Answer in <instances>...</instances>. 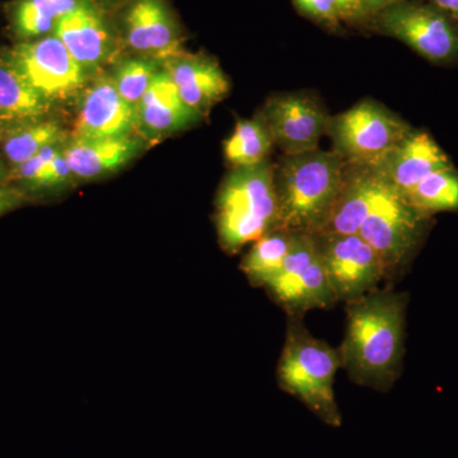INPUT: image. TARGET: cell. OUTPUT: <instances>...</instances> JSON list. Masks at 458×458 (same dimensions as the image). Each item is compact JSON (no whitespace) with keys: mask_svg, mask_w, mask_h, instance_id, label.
<instances>
[{"mask_svg":"<svg viewBox=\"0 0 458 458\" xmlns=\"http://www.w3.org/2000/svg\"><path fill=\"white\" fill-rule=\"evenodd\" d=\"M408 297L375 289L346 303V333L339 348L342 369L352 381L387 391L399 379L405 352Z\"/></svg>","mask_w":458,"mask_h":458,"instance_id":"6da1fadb","label":"cell"},{"mask_svg":"<svg viewBox=\"0 0 458 458\" xmlns=\"http://www.w3.org/2000/svg\"><path fill=\"white\" fill-rule=\"evenodd\" d=\"M345 171L346 162L334 150L283 156L274 165L278 228L307 234L322 232L342 191Z\"/></svg>","mask_w":458,"mask_h":458,"instance_id":"7a4b0ae2","label":"cell"},{"mask_svg":"<svg viewBox=\"0 0 458 458\" xmlns=\"http://www.w3.org/2000/svg\"><path fill=\"white\" fill-rule=\"evenodd\" d=\"M342 369L339 349L316 339L301 318L289 316L284 348L278 364L282 390L302 401L322 421L342 426V415L334 394V379Z\"/></svg>","mask_w":458,"mask_h":458,"instance_id":"3957f363","label":"cell"},{"mask_svg":"<svg viewBox=\"0 0 458 458\" xmlns=\"http://www.w3.org/2000/svg\"><path fill=\"white\" fill-rule=\"evenodd\" d=\"M279 227L274 165L234 168L216 199V229L223 249L238 251Z\"/></svg>","mask_w":458,"mask_h":458,"instance_id":"277c9868","label":"cell"},{"mask_svg":"<svg viewBox=\"0 0 458 458\" xmlns=\"http://www.w3.org/2000/svg\"><path fill=\"white\" fill-rule=\"evenodd\" d=\"M429 222L430 218L419 213L377 174L372 205L358 233L384 262L388 278L409 264L426 236Z\"/></svg>","mask_w":458,"mask_h":458,"instance_id":"5b68a950","label":"cell"},{"mask_svg":"<svg viewBox=\"0 0 458 458\" xmlns=\"http://www.w3.org/2000/svg\"><path fill=\"white\" fill-rule=\"evenodd\" d=\"M414 131L378 102L364 99L330 117L327 135L346 164L373 165Z\"/></svg>","mask_w":458,"mask_h":458,"instance_id":"8992f818","label":"cell"},{"mask_svg":"<svg viewBox=\"0 0 458 458\" xmlns=\"http://www.w3.org/2000/svg\"><path fill=\"white\" fill-rule=\"evenodd\" d=\"M376 31L396 38L436 64H458V23L430 3L400 0L370 18Z\"/></svg>","mask_w":458,"mask_h":458,"instance_id":"52a82bcc","label":"cell"},{"mask_svg":"<svg viewBox=\"0 0 458 458\" xmlns=\"http://www.w3.org/2000/svg\"><path fill=\"white\" fill-rule=\"evenodd\" d=\"M265 288L294 318L337 303L313 234L298 233L293 249Z\"/></svg>","mask_w":458,"mask_h":458,"instance_id":"ba28073f","label":"cell"},{"mask_svg":"<svg viewBox=\"0 0 458 458\" xmlns=\"http://www.w3.org/2000/svg\"><path fill=\"white\" fill-rule=\"evenodd\" d=\"M315 240L337 302L358 300L387 278L384 262L360 233H321Z\"/></svg>","mask_w":458,"mask_h":458,"instance_id":"9c48e42d","label":"cell"},{"mask_svg":"<svg viewBox=\"0 0 458 458\" xmlns=\"http://www.w3.org/2000/svg\"><path fill=\"white\" fill-rule=\"evenodd\" d=\"M262 117L284 155H300L318 149L331 116L313 96L297 92L271 98Z\"/></svg>","mask_w":458,"mask_h":458,"instance_id":"30bf717a","label":"cell"},{"mask_svg":"<svg viewBox=\"0 0 458 458\" xmlns=\"http://www.w3.org/2000/svg\"><path fill=\"white\" fill-rule=\"evenodd\" d=\"M12 65L47 99L73 92L84 81L82 66L55 35L17 45Z\"/></svg>","mask_w":458,"mask_h":458,"instance_id":"8fae6325","label":"cell"},{"mask_svg":"<svg viewBox=\"0 0 458 458\" xmlns=\"http://www.w3.org/2000/svg\"><path fill=\"white\" fill-rule=\"evenodd\" d=\"M450 165V158L428 132L412 131L370 167L384 182L406 195L428 174Z\"/></svg>","mask_w":458,"mask_h":458,"instance_id":"7c38bea8","label":"cell"},{"mask_svg":"<svg viewBox=\"0 0 458 458\" xmlns=\"http://www.w3.org/2000/svg\"><path fill=\"white\" fill-rule=\"evenodd\" d=\"M138 125L137 110L117 92L114 82L101 81L87 92L74 129V140L126 137Z\"/></svg>","mask_w":458,"mask_h":458,"instance_id":"4fadbf2b","label":"cell"},{"mask_svg":"<svg viewBox=\"0 0 458 458\" xmlns=\"http://www.w3.org/2000/svg\"><path fill=\"white\" fill-rule=\"evenodd\" d=\"M123 30L129 47L140 53L164 59L180 53L179 29L164 0H132Z\"/></svg>","mask_w":458,"mask_h":458,"instance_id":"5bb4252c","label":"cell"},{"mask_svg":"<svg viewBox=\"0 0 458 458\" xmlns=\"http://www.w3.org/2000/svg\"><path fill=\"white\" fill-rule=\"evenodd\" d=\"M165 72L182 101L200 116L229 92L228 78L210 57L179 53L168 57Z\"/></svg>","mask_w":458,"mask_h":458,"instance_id":"9a60e30c","label":"cell"},{"mask_svg":"<svg viewBox=\"0 0 458 458\" xmlns=\"http://www.w3.org/2000/svg\"><path fill=\"white\" fill-rule=\"evenodd\" d=\"M54 35L83 69L99 64L110 49L107 27L89 0H82L73 12L59 18Z\"/></svg>","mask_w":458,"mask_h":458,"instance_id":"2e32d148","label":"cell"},{"mask_svg":"<svg viewBox=\"0 0 458 458\" xmlns=\"http://www.w3.org/2000/svg\"><path fill=\"white\" fill-rule=\"evenodd\" d=\"M135 110L138 125L150 134L180 131L200 117L182 101L167 72L155 75Z\"/></svg>","mask_w":458,"mask_h":458,"instance_id":"e0dca14e","label":"cell"},{"mask_svg":"<svg viewBox=\"0 0 458 458\" xmlns=\"http://www.w3.org/2000/svg\"><path fill=\"white\" fill-rule=\"evenodd\" d=\"M376 185L377 174L369 165L346 164L342 191L327 225L318 234L358 233L369 216Z\"/></svg>","mask_w":458,"mask_h":458,"instance_id":"ac0fdd59","label":"cell"},{"mask_svg":"<svg viewBox=\"0 0 458 458\" xmlns=\"http://www.w3.org/2000/svg\"><path fill=\"white\" fill-rule=\"evenodd\" d=\"M138 149V141L126 135L111 140H74L63 153L72 174L82 179H95L122 167Z\"/></svg>","mask_w":458,"mask_h":458,"instance_id":"d6986e66","label":"cell"},{"mask_svg":"<svg viewBox=\"0 0 458 458\" xmlns=\"http://www.w3.org/2000/svg\"><path fill=\"white\" fill-rule=\"evenodd\" d=\"M47 98L33 89L13 65H0V120H35L47 113Z\"/></svg>","mask_w":458,"mask_h":458,"instance_id":"ffe728a7","label":"cell"},{"mask_svg":"<svg viewBox=\"0 0 458 458\" xmlns=\"http://www.w3.org/2000/svg\"><path fill=\"white\" fill-rule=\"evenodd\" d=\"M300 232L276 228L255 241L242 261V270L255 286H265L276 276L293 249Z\"/></svg>","mask_w":458,"mask_h":458,"instance_id":"44dd1931","label":"cell"},{"mask_svg":"<svg viewBox=\"0 0 458 458\" xmlns=\"http://www.w3.org/2000/svg\"><path fill=\"white\" fill-rule=\"evenodd\" d=\"M403 197L428 218H432L434 214L457 212L458 171L454 165L434 171Z\"/></svg>","mask_w":458,"mask_h":458,"instance_id":"7402d4cb","label":"cell"},{"mask_svg":"<svg viewBox=\"0 0 458 458\" xmlns=\"http://www.w3.org/2000/svg\"><path fill=\"white\" fill-rule=\"evenodd\" d=\"M274 140L262 114L237 123L225 144V155L234 168L251 167L267 161Z\"/></svg>","mask_w":458,"mask_h":458,"instance_id":"603a6c76","label":"cell"},{"mask_svg":"<svg viewBox=\"0 0 458 458\" xmlns=\"http://www.w3.org/2000/svg\"><path fill=\"white\" fill-rule=\"evenodd\" d=\"M62 131L55 123H41L20 129L5 140L4 153L9 161L21 165L38 155L45 147L53 146L62 138Z\"/></svg>","mask_w":458,"mask_h":458,"instance_id":"cb8c5ba5","label":"cell"},{"mask_svg":"<svg viewBox=\"0 0 458 458\" xmlns=\"http://www.w3.org/2000/svg\"><path fill=\"white\" fill-rule=\"evenodd\" d=\"M56 22L55 12L47 0H18L14 4V30L26 40L49 36L55 30Z\"/></svg>","mask_w":458,"mask_h":458,"instance_id":"d4e9b609","label":"cell"},{"mask_svg":"<svg viewBox=\"0 0 458 458\" xmlns=\"http://www.w3.org/2000/svg\"><path fill=\"white\" fill-rule=\"evenodd\" d=\"M156 66L148 60L129 59L120 65L114 84L117 92L131 106H137L146 95L153 78Z\"/></svg>","mask_w":458,"mask_h":458,"instance_id":"484cf974","label":"cell"},{"mask_svg":"<svg viewBox=\"0 0 458 458\" xmlns=\"http://www.w3.org/2000/svg\"><path fill=\"white\" fill-rule=\"evenodd\" d=\"M295 8L316 22L337 29L343 22L336 0H293Z\"/></svg>","mask_w":458,"mask_h":458,"instance_id":"4316f807","label":"cell"},{"mask_svg":"<svg viewBox=\"0 0 458 458\" xmlns=\"http://www.w3.org/2000/svg\"><path fill=\"white\" fill-rule=\"evenodd\" d=\"M59 152L60 150L57 149L55 144L45 147L38 155L33 156L32 158L27 159L23 164L18 165V179L31 183V185L36 188L45 167L50 164L51 159Z\"/></svg>","mask_w":458,"mask_h":458,"instance_id":"83f0119b","label":"cell"},{"mask_svg":"<svg viewBox=\"0 0 458 458\" xmlns=\"http://www.w3.org/2000/svg\"><path fill=\"white\" fill-rule=\"evenodd\" d=\"M71 167H69L64 153L59 152L45 167L36 188H51V186L60 185L71 176Z\"/></svg>","mask_w":458,"mask_h":458,"instance_id":"f1b7e54d","label":"cell"},{"mask_svg":"<svg viewBox=\"0 0 458 458\" xmlns=\"http://www.w3.org/2000/svg\"><path fill=\"white\" fill-rule=\"evenodd\" d=\"M343 22L363 23L369 21L360 0H336Z\"/></svg>","mask_w":458,"mask_h":458,"instance_id":"f546056e","label":"cell"},{"mask_svg":"<svg viewBox=\"0 0 458 458\" xmlns=\"http://www.w3.org/2000/svg\"><path fill=\"white\" fill-rule=\"evenodd\" d=\"M25 203V195L17 189L0 186V216Z\"/></svg>","mask_w":458,"mask_h":458,"instance_id":"4dcf8cb0","label":"cell"},{"mask_svg":"<svg viewBox=\"0 0 458 458\" xmlns=\"http://www.w3.org/2000/svg\"><path fill=\"white\" fill-rule=\"evenodd\" d=\"M400 2V0H360L361 7L364 9L367 18L370 21V18L376 16L379 12L384 11L388 5L394 4V3Z\"/></svg>","mask_w":458,"mask_h":458,"instance_id":"1f68e13d","label":"cell"},{"mask_svg":"<svg viewBox=\"0 0 458 458\" xmlns=\"http://www.w3.org/2000/svg\"><path fill=\"white\" fill-rule=\"evenodd\" d=\"M47 2L49 3L50 7L55 12L57 20H59V18L64 17L65 14L73 12L82 0H47Z\"/></svg>","mask_w":458,"mask_h":458,"instance_id":"d6a6232c","label":"cell"},{"mask_svg":"<svg viewBox=\"0 0 458 458\" xmlns=\"http://www.w3.org/2000/svg\"><path fill=\"white\" fill-rule=\"evenodd\" d=\"M427 2L442 9L458 23V0H427Z\"/></svg>","mask_w":458,"mask_h":458,"instance_id":"836d02e7","label":"cell"},{"mask_svg":"<svg viewBox=\"0 0 458 458\" xmlns=\"http://www.w3.org/2000/svg\"><path fill=\"white\" fill-rule=\"evenodd\" d=\"M3 176H4V174H3V167L2 165H0V180L3 179Z\"/></svg>","mask_w":458,"mask_h":458,"instance_id":"e575fe53","label":"cell"}]
</instances>
